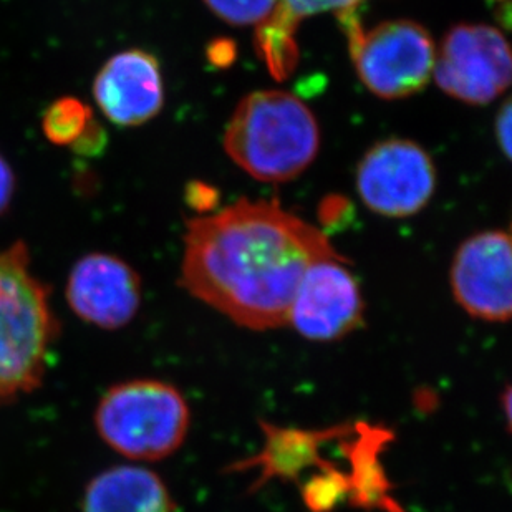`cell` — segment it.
Here are the masks:
<instances>
[{
  "label": "cell",
  "instance_id": "6da1fadb",
  "mask_svg": "<svg viewBox=\"0 0 512 512\" xmlns=\"http://www.w3.org/2000/svg\"><path fill=\"white\" fill-rule=\"evenodd\" d=\"M342 257L329 237L277 201L241 199L189 219L179 284L244 329L287 324L290 302L310 264Z\"/></svg>",
  "mask_w": 512,
  "mask_h": 512
},
{
  "label": "cell",
  "instance_id": "7a4b0ae2",
  "mask_svg": "<svg viewBox=\"0 0 512 512\" xmlns=\"http://www.w3.org/2000/svg\"><path fill=\"white\" fill-rule=\"evenodd\" d=\"M223 145L229 158L252 178L285 183L304 173L319 155V123L292 93L259 90L237 105Z\"/></svg>",
  "mask_w": 512,
  "mask_h": 512
},
{
  "label": "cell",
  "instance_id": "3957f363",
  "mask_svg": "<svg viewBox=\"0 0 512 512\" xmlns=\"http://www.w3.org/2000/svg\"><path fill=\"white\" fill-rule=\"evenodd\" d=\"M57 337L50 290L30 269L27 247L0 249V401L42 385Z\"/></svg>",
  "mask_w": 512,
  "mask_h": 512
},
{
  "label": "cell",
  "instance_id": "277c9868",
  "mask_svg": "<svg viewBox=\"0 0 512 512\" xmlns=\"http://www.w3.org/2000/svg\"><path fill=\"white\" fill-rule=\"evenodd\" d=\"M191 411L171 383L138 378L108 388L95 410L98 435L118 455L160 461L183 446Z\"/></svg>",
  "mask_w": 512,
  "mask_h": 512
},
{
  "label": "cell",
  "instance_id": "5b68a950",
  "mask_svg": "<svg viewBox=\"0 0 512 512\" xmlns=\"http://www.w3.org/2000/svg\"><path fill=\"white\" fill-rule=\"evenodd\" d=\"M353 67L363 85L385 100L411 97L430 83L436 47L413 20H388L363 30L355 12L339 15Z\"/></svg>",
  "mask_w": 512,
  "mask_h": 512
},
{
  "label": "cell",
  "instance_id": "8992f818",
  "mask_svg": "<svg viewBox=\"0 0 512 512\" xmlns=\"http://www.w3.org/2000/svg\"><path fill=\"white\" fill-rule=\"evenodd\" d=\"M511 70V49L498 27L459 24L436 50L431 78L459 102L488 105L508 90Z\"/></svg>",
  "mask_w": 512,
  "mask_h": 512
},
{
  "label": "cell",
  "instance_id": "52a82bcc",
  "mask_svg": "<svg viewBox=\"0 0 512 512\" xmlns=\"http://www.w3.org/2000/svg\"><path fill=\"white\" fill-rule=\"evenodd\" d=\"M435 189L436 170L430 155L410 140L377 143L358 165V196L372 213L385 218L420 213Z\"/></svg>",
  "mask_w": 512,
  "mask_h": 512
},
{
  "label": "cell",
  "instance_id": "ba28073f",
  "mask_svg": "<svg viewBox=\"0 0 512 512\" xmlns=\"http://www.w3.org/2000/svg\"><path fill=\"white\" fill-rule=\"evenodd\" d=\"M365 302L342 257L310 264L290 302L287 324L310 342H337L363 324Z\"/></svg>",
  "mask_w": 512,
  "mask_h": 512
},
{
  "label": "cell",
  "instance_id": "9c48e42d",
  "mask_svg": "<svg viewBox=\"0 0 512 512\" xmlns=\"http://www.w3.org/2000/svg\"><path fill=\"white\" fill-rule=\"evenodd\" d=\"M459 307L473 319L506 324L512 312V246L506 231L469 237L456 251L450 272Z\"/></svg>",
  "mask_w": 512,
  "mask_h": 512
},
{
  "label": "cell",
  "instance_id": "30bf717a",
  "mask_svg": "<svg viewBox=\"0 0 512 512\" xmlns=\"http://www.w3.org/2000/svg\"><path fill=\"white\" fill-rule=\"evenodd\" d=\"M65 295L78 319L98 329L120 330L140 310V276L120 257L92 252L75 262Z\"/></svg>",
  "mask_w": 512,
  "mask_h": 512
},
{
  "label": "cell",
  "instance_id": "8fae6325",
  "mask_svg": "<svg viewBox=\"0 0 512 512\" xmlns=\"http://www.w3.org/2000/svg\"><path fill=\"white\" fill-rule=\"evenodd\" d=\"M93 97L115 125H145L165 105L160 62L145 50H123L113 55L95 77Z\"/></svg>",
  "mask_w": 512,
  "mask_h": 512
},
{
  "label": "cell",
  "instance_id": "7c38bea8",
  "mask_svg": "<svg viewBox=\"0 0 512 512\" xmlns=\"http://www.w3.org/2000/svg\"><path fill=\"white\" fill-rule=\"evenodd\" d=\"M82 512H174V501L160 474L136 464H120L87 484Z\"/></svg>",
  "mask_w": 512,
  "mask_h": 512
},
{
  "label": "cell",
  "instance_id": "4fadbf2b",
  "mask_svg": "<svg viewBox=\"0 0 512 512\" xmlns=\"http://www.w3.org/2000/svg\"><path fill=\"white\" fill-rule=\"evenodd\" d=\"M261 428L266 433V443L256 456L232 464V471L259 468L261 474L254 488H261L271 479L282 481H297L300 474L309 468L322 463L320 448L329 441L345 435L350 428L337 426L324 431L294 430V428H279L267 425L262 421Z\"/></svg>",
  "mask_w": 512,
  "mask_h": 512
},
{
  "label": "cell",
  "instance_id": "5bb4252c",
  "mask_svg": "<svg viewBox=\"0 0 512 512\" xmlns=\"http://www.w3.org/2000/svg\"><path fill=\"white\" fill-rule=\"evenodd\" d=\"M367 0H281L269 24L256 30V50L274 77H289L299 62L295 32L300 22L314 15L357 12Z\"/></svg>",
  "mask_w": 512,
  "mask_h": 512
},
{
  "label": "cell",
  "instance_id": "9a60e30c",
  "mask_svg": "<svg viewBox=\"0 0 512 512\" xmlns=\"http://www.w3.org/2000/svg\"><path fill=\"white\" fill-rule=\"evenodd\" d=\"M42 126L54 145L70 146L85 155L102 150L103 130L93 118L92 110L77 98H62L52 103Z\"/></svg>",
  "mask_w": 512,
  "mask_h": 512
},
{
  "label": "cell",
  "instance_id": "2e32d148",
  "mask_svg": "<svg viewBox=\"0 0 512 512\" xmlns=\"http://www.w3.org/2000/svg\"><path fill=\"white\" fill-rule=\"evenodd\" d=\"M204 4L226 24L257 30L271 22L281 0H204Z\"/></svg>",
  "mask_w": 512,
  "mask_h": 512
},
{
  "label": "cell",
  "instance_id": "e0dca14e",
  "mask_svg": "<svg viewBox=\"0 0 512 512\" xmlns=\"http://www.w3.org/2000/svg\"><path fill=\"white\" fill-rule=\"evenodd\" d=\"M347 494H352V484L330 466L325 473L310 478L302 488V498L314 512L332 511Z\"/></svg>",
  "mask_w": 512,
  "mask_h": 512
},
{
  "label": "cell",
  "instance_id": "ac0fdd59",
  "mask_svg": "<svg viewBox=\"0 0 512 512\" xmlns=\"http://www.w3.org/2000/svg\"><path fill=\"white\" fill-rule=\"evenodd\" d=\"M512 135V112L511 102H504L503 108L499 110L496 118V136H498V145L501 146L504 156L511 158V140Z\"/></svg>",
  "mask_w": 512,
  "mask_h": 512
},
{
  "label": "cell",
  "instance_id": "d6986e66",
  "mask_svg": "<svg viewBox=\"0 0 512 512\" xmlns=\"http://www.w3.org/2000/svg\"><path fill=\"white\" fill-rule=\"evenodd\" d=\"M15 178L14 171L4 156L0 155V214L9 208L12 196H14Z\"/></svg>",
  "mask_w": 512,
  "mask_h": 512
},
{
  "label": "cell",
  "instance_id": "ffe728a7",
  "mask_svg": "<svg viewBox=\"0 0 512 512\" xmlns=\"http://www.w3.org/2000/svg\"><path fill=\"white\" fill-rule=\"evenodd\" d=\"M491 2H498V4H509V0H491Z\"/></svg>",
  "mask_w": 512,
  "mask_h": 512
}]
</instances>
